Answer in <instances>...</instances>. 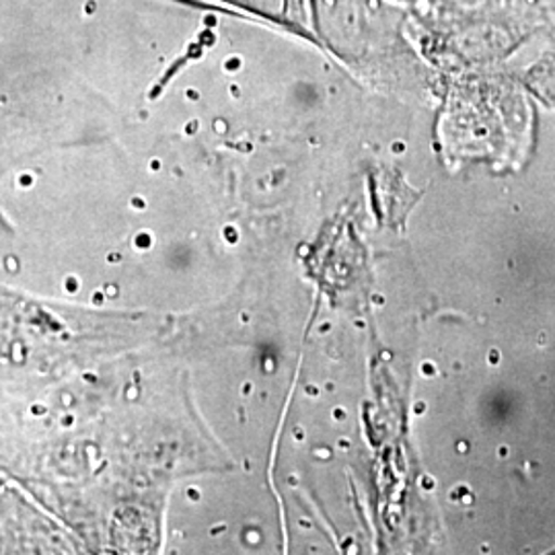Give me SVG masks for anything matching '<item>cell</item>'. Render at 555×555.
Masks as SVG:
<instances>
[{
	"label": "cell",
	"mask_w": 555,
	"mask_h": 555,
	"mask_svg": "<svg viewBox=\"0 0 555 555\" xmlns=\"http://www.w3.org/2000/svg\"><path fill=\"white\" fill-rule=\"evenodd\" d=\"M391 0H309L311 21L319 40L346 62L362 64L373 54L389 50V20L385 7Z\"/></svg>",
	"instance_id": "obj_2"
},
{
	"label": "cell",
	"mask_w": 555,
	"mask_h": 555,
	"mask_svg": "<svg viewBox=\"0 0 555 555\" xmlns=\"http://www.w3.org/2000/svg\"><path fill=\"white\" fill-rule=\"evenodd\" d=\"M533 2L547 15H555V0H533Z\"/></svg>",
	"instance_id": "obj_3"
},
{
	"label": "cell",
	"mask_w": 555,
	"mask_h": 555,
	"mask_svg": "<svg viewBox=\"0 0 555 555\" xmlns=\"http://www.w3.org/2000/svg\"><path fill=\"white\" fill-rule=\"evenodd\" d=\"M393 2H399V0H393Z\"/></svg>",
	"instance_id": "obj_5"
},
{
	"label": "cell",
	"mask_w": 555,
	"mask_h": 555,
	"mask_svg": "<svg viewBox=\"0 0 555 555\" xmlns=\"http://www.w3.org/2000/svg\"><path fill=\"white\" fill-rule=\"evenodd\" d=\"M424 54L490 68L522 52L554 25L533 0H399Z\"/></svg>",
	"instance_id": "obj_1"
},
{
	"label": "cell",
	"mask_w": 555,
	"mask_h": 555,
	"mask_svg": "<svg viewBox=\"0 0 555 555\" xmlns=\"http://www.w3.org/2000/svg\"><path fill=\"white\" fill-rule=\"evenodd\" d=\"M547 17H550V21H552V23H554V27H555V15H547Z\"/></svg>",
	"instance_id": "obj_4"
}]
</instances>
